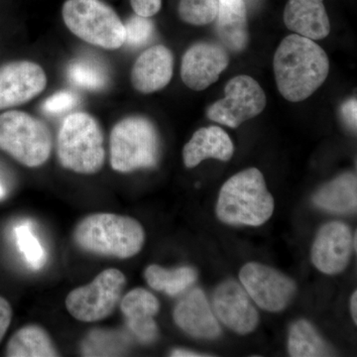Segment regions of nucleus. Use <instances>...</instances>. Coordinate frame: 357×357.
<instances>
[{
	"label": "nucleus",
	"instance_id": "obj_1",
	"mask_svg": "<svg viewBox=\"0 0 357 357\" xmlns=\"http://www.w3.org/2000/svg\"><path fill=\"white\" fill-rule=\"evenodd\" d=\"M273 70L282 96L289 102H300L325 83L330 61L314 40L292 34L282 40L275 52Z\"/></svg>",
	"mask_w": 357,
	"mask_h": 357
},
{
	"label": "nucleus",
	"instance_id": "obj_2",
	"mask_svg": "<svg viewBox=\"0 0 357 357\" xmlns=\"http://www.w3.org/2000/svg\"><path fill=\"white\" fill-rule=\"evenodd\" d=\"M73 237L77 248L86 252L119 259L137 255L145 243V231L139 222L109 213L84 218Z\"/></svg>",
	"mask_w": 357,
	"mask_h": 357
},
{
	"label": "nucleus",
	"instance_id": "obj_3",
	"mask_svg": "<svg viewBox=\"0 0 357 357\" xmlns=\"http://www.w3.org/2000/svg\"><path fill=\"white\" fill-rule=\"evenodd\" d=\"M273 213V197L258 169L249 168L237 173L220 189L217 215L222 222L259 227L268 222Z\"/></svg>",
	"mask_w": 357,
	"mask_h": 357
},
{
	"label": "nucleus",
	"instance_id": "obj_4",
	"mask_svg": "<svg viewBox=\"0 0 357 357\" xmlns=\"http://www.w3.org/2000/svg\"><path fill=\"white\" fill-rule=\"evenodd\" d=\"M57 156L63 168L82 175L102 170L105 137L100 123L86 112H74L63 121L57 137Z\"/></svg>",
	"mask_w": 357,
	"mask_h": 357
},
{
	"label": "nucleus",
	"instance_id": "obj_5",
	"mask_svg": "<svg viewBox=\"0 0 357 357\" xmlns=\"http://www.w3.org/2000/svg\"><path fill=\"white\" fill-rule=\"evenodd\" d=\"M160 157V138L153 124L144 116L131 115L117 122L109 136L112 170L131 173L154 168Z\"/></svg>",
	"mask_w": 357,
	"mask_h": 357
},
{
	"label": "nucleus",
	"instance_id": "obj_6",
	"mask_svg": "<svg viewBox=\"0 0 357 357\" xmlns=\"http://www.w3.org/2000/svg\"><path fill=\"white\" fill-rule=\"evenodd\" d=\"M53 139L48 126L31 114L9 110L0 114V150L28 168L50 158Z\"/></svg>",
	"mask_w": 357,
	"mask_h": 357
},
{
	"label": "nucleus",
	"instance_id": "obj_7",
	"mask_svg": "<svg viewBox=\"0 0 357 357\" xmlns=\"http://www.w3.org/2000/svg\"><path fill=\"white\" fill-rule=\"evenodd\" d=\"M63 20L77 38L107 50L126 43V28L112 7L102 0H66Z\"/></svg>",
	"mask_w": 357,
	"mask_h": 357
},
{
	"label": "nucleus",
	"instance_id": "obj_8",
	"mask_svg": "<svg viewBox=\"0 0 357 357\" xmlns=\"http://www.w3.org/2000/svg\"><path fill=\"white\" fill-rule=\"evenodd\" d=\"M126 278L119 269L103 270L91 283L68 294L65 304L73 318L83 323L107 319L121 299Z\"/></svg>",
	"mask_w": 357,
	"mask_h": 357
},
{
	"label": "nucleus",
	"instance_id": "obj_9",
	"mask_svg": "<svg viewBox=\"0 0 357 357\" xmlns=\"http://www.w3.org/2000/svg\"><path fill=\"white\" fill-rule=\"evenodd\" d=\"M225 98L213 103L206 112L211 121L237 128L255 119L266 107V96L253 77L241 75L230 79L225 89Z\"/></svg>",
	"mask_w": 357,
	"mask_h": 357
},
{
	"label": "nucleus",
	"instance_id": "obj_10",
	"mask_svg": "<svg viewBox=\"0 0 357 357\" xmlns=\"http://www.w3.org/2000/svg\"><path fill=\"white\" fill-rule=\"evenodd\" d=\"M239 280L249 297L268 312H281L293 299L295 282L273 268L250 262L241 268Z\"/></svg>",
	"mask_w": 357,
	"mask_h": 357
},
{
	"label": "nucleus",
	"instance_id": "obj_11",
	"mask_svg": "<svg viewBox=\"0 0 357 357\" xmlns=\"http://www.w3.org/2000/svg\"><path fill=\"white\" fill-rule=\"evenodd\" d=\"M48 79L41 66L15 61L0 68V110L30 102L43 93Z\"/></svg>",
	"mask_w": 357,
	"mask_h": 357
},
{
	"label": "nucleus",
	"instance_id": "obj_12",
	"mask_svg": "<svg viewBox=\"0 0 357 357\" xmlns=\"http://www.w3.org/2000/svg\"><path fill=\"white\" fill-rule=\"evenodd\" d=\"M229 64V53L222 45L194 44L183 56L181 77L188 88L204 91L218 81Z\"/></svg>",
	"mask_w": 357,
	"mask_h": 357
},
{
	"label": "nucleus",
	"instance_id": "obj_13",
	"mask_svg": "<svg viewBox=\"0 0 357 357\" xmlns=\"http://www.w3.org/2000/svg\"><path fill=\"white\" fill-rule=\"evenodd\" d=\"M354 250L351 230L344 222H332L319 229L312 246V262L323 273L344 271Z\"/></svg>",
	"mask_w": 357,
	"mask_h": 357
},
{
	"label": "nucleus",
	"instance_id": "obj_14",
	"mask_svg": "<svg viewBox=\"0 0 357 357\" xmlns=\"http://www.w3.org/2000/svg\"><path fill=\"white\" fill-rule=\"evenodd\" d=\"M213 310L220 321L239 335L253 332L259 316L245 289L236 281L220 284L213 298Z\"/></svg>",
	"mask_w": 357,
	"mask_h": 357
},
{
	"label": "nucleus",
	"instance_id": "obj_15",
	"mask_svg": "<svg viewBox=\"0 0 357 357\" xmlns=\"http://www.w3.org/2000/svg\"><path fill=\"white\" fill-rule=\"evenodd\" d=\"M174 56L164 45H155L137 58L131 70L133 88L141 93H155L168 86L172 79Z\"/></svg>",
	"mask_w": 357,
	"mask_h": 357
},
{
	"label": "nucleus",
	"instance_id": "obj_16",
	"mask_svg": "<svg viewBox=\"0 0 357 357\" xmlns=\"http://www.w3.org/2000/svg\"><path fill=\"white\" fill-rule=\"evenodd\" d=\"M173 318L178 328L194 337L211 340L220 337L222 333L217 317L206 295L199 288L188 293L178 303L174 310Z\"/></svg>",
	"mask_w": 357,
	"mask_h": 357
},
{
	"label": "nucleus",
	"instance_id": "obj_17",
	"mask_svg": "<svg viewBox=\"0 0 357 357\" xmlns=\"http://www.w3.org/2000/svg\"><path fill=\"white\" fill-rule=\"evenodd\" d=\"M121 310L131 333L141 344H150L158 337L155 316L160 303L153 294L143 288H135L122 298Z\"/></svg>",
	"mask_w": 357,
	"mask_h": 357
},
{
	"label": "nucleus",
	"instance_id": "obj_18",
	"mask_svg": "<svg viewBox=\"0 0 357 357\" xmlns=\"http://www.w3.org/2000/svg\"><path fill=\"white\" fill-rule=\"evenodd\" d=\"M284 22L291 31L314 41L326 38L331 32L324 0H289Z\"/></svg>",
	"mask_w": 357,
	"mask_h": 357
},
{
	"label": "nucleus",
	"instance_id": "obj_19",
	"mask_svg": "<svg viewBox=\"0 0 357 357\" xmlns=\"http://www.w3.org/2000/svg\"><path fill=\"white\" fill-rule=\"evenodd\" d=\"M234 153V145L222 128L208 126L199 128L185 145L183 159L187 168L192 169L208 158L227 162Z\"/></svg>",
	"mask_w": 357,
	"mask_h": 357
},
{
	"label": "nucleus",
	"instance_id": "obj_20",
	"mask_svg": "<svg viewBox=\"0 0 357 357\" xmlns=\"http://www.w3.org/2000/svg\"><path fill=\"white\" fill-rule=\"evenodd\" d=\"M215 31L229 50L239 53L249 43L248 13L244 0H218Z\"/></svg>",
	"mask_w": 357,
	"mask_h": 357
},
{
	"label": "nucleus",
	"instance_id": "obj_21",
	"mask_svg": "<svg viewBox=\"0 0 357 357\" xmlns=\"http://www.w3.org/2000/svg\"><path fill=\"white\" fill-rule=\"evenodd\" d=\"M314 204L333 213H351L357 206L356 174L347 173L324 185L312 198Z\"/></svg>",
	"mask_w": 357,
	"mask_h": 357
},
{
	"label": "nucleus",
	"instance_id": "obj_22",
	"mask_svg": "<svg viewBox=\"0 0 357 357\" xmlns=\"http://www.w3.org/2000/svg\"><path fill=\"white\" fill-rule=\"evenodd\" d=\"M59 351L42 326L28 325L14 333L6 347L9 357H56Z\"/></svg>",
	"mask_w": 357,
	"mask_h": 357
},
{
	"label": "nucleus",
	"instance_id": "obj_23",
	"mask_svg": "<svg viewBox=\"0 0 357 357\" xmlns=\"http://www.w3.org/2000/svg\"><path fill=\"white\" fill-rule=\"evenodd\" d=\"M148 285L154 290L166 293L169 296H177L185 292L196 282L198 273L192 267H180L165 269L159 265H150L144 272Z\"/></svg>",
	"mask_w": 357,
	"mask_h": 357
},
{
	"label": "nucleus",
	"instance_id": "obj_24",
	"mask_svg": "<svg viewBox=\"0 0 357 357\" xmlns=\"http://www.w3.org/2000/svg\"><path fill=\"white\" fill-rule=\"evenodd\" d=\"M289 354L293 357L333 356L330 347L316 328L306 319L296 321L291 326L288 338Z\"/></svg>",
	"mask_w": 357,
	"mask_h": 357
},
{
	"label": "nucleus",
	"instance_id": "obj_25",
	"mask_svg": "<svg viewBox=\"0 0 357 357\" xmlns=\"http://www.w3.org/2000/svg\"><path fill=\"white\" fill-rule=\"evenodd\" d=\"M70 83L88 91H100L109 84L107 68L96 59L83 57L73 60L67 68Z\"/></svg>",
	"mask_w": 357,
	"mask_h": 357
},
{
	"label": "nucleus",
	"instance_id": "obj_26",
	"mask_svg": "<svg viewBox=\"0 0 357 357\" xmlns=\"http://www.w3.org/2000/svg\"><path fill=\"white\" fill-rule=\"evenodd\" d=\"M16 245L26 263L32 269L39 270L46 263V251L38 237L33 232L32 225L29 222H21L14 229Z\"/></svg>",
	"mask_w": 357,
	"mask_h": 357
},
{
	"label": "nucleus",
	"instance_id": "obj_27",
	"mask_svg": "<svg viewBox=\"0 0 357 357\" xmlns=\"http://www.w3.org/2000/svg\"><path fill=\"white\" fill-rule=\"evenodd\" d=\"M218 0H180L181 20L195 26L208 25L217 17Z\"/></svg>",
	"mask_w": 357,
	"mask_h": 357
},
{
	"label": "nucleus",
	"instance_id": "obj_28",
	"mask_svg": "<svg viewBox=\"0 0 357 357\" xmlns=\"http://www.w3.org/2000/svg\"><path fill=\"white\" fill-rule=\"evenodd\" d=\"M126 28V43L131 47H139L146 44L154 33V24L148 17L132 16L124 24Z\"/></svg>",
	"mask_w": 357,
	"mask_h": 357
},
{
	"label": "nucleus",
	"instance_id": "obj_29",
	"mask_svg": "<svg viewBox=\"0 0 357 357\" xmlns=\"http://www.w3.org/2000/svg\"><path fill=\"white\" fill-rule=\"evenodd\" d=\"M77 103V96L74 93L62 91L47 98L42 105V109L47 114L60 115L74 109Z\"/></svg>",
	"mask_w": 357,
	"mask_h": 357
},
{
	"label": "nucleus",
	"instance_id": "obj_30",
	"mask_svg": "<svg viewBox=\"0 0 357 357\" xmlns=\"http://www.w3.org/2000/svg\"><path fill=\"white\" fill-rule=\"evenodd\" d=\"M134 13L143 17H152L159 13L162 0H130Z\"/></svg>",
	"mask_w": 357,
	"mask_h": 357
},
{
	"label": "nucleus",
	"instance_id": "obj_31",
	"mask_svg": "<svg viewBox=\"0 0 357 357\" xmlns=\"http://www.w3.org/2000/svg\"><path fill=\"white\" fill-rule=\"evenodd\" d=\"M13 314V307L8 301L0 296V342L10 326Z\"/></svg>",
	"mask_w": 357,
	"mask_h": 357
},
{
	"label": "nucleus",
	"instance_id": "obj_32",
	"mask_svg": "<svg viewBox=\"0 0 357 357\" xmlns=\"http://www.w3.org/2000/svg\"><path fill=\"white\" fill-rule=\"evenodd\" d=\"M342 115L349 128L356 130L357 126V102L356 98H351L344 103L342 107Z\"/></svg>",
	"mask_w": 357,
	"mask_h": 357
},
{
	"label": "nucleus",
	"instance_id": "obj_33",
	"mask_svg": "<svg viewBox=\"0 0 357 357\" xmlns=\"http://www.w3.org/2000/svg\"><path fill=\"white\" fill-rule=\"evenodd\" d=\"M171 356L173 357H204L210 356L208 354H202L199 352L187 351V349H175L171 352Z\"/></svg>",
	"mask_w": 357,
	"mask_h": 357
},
{
	"label": "nucleus",
	"instance_id": "obj_34",
	"mask_svg": "<svg viewBox=\"0 0 357 357\" xmlns=\"http://www.w3.org/2000/svg\"><path fill=\"white\" fill-rule=\"evenodd\" d=\"M351 311L354 323L357 324V292L352 294L351 300Z\"/></svg>",
	"mask_w": 357,
	"mask_h": 357
},
{
	"label": "nucleus",
	"instance_id": "obj_35",
	"mask_svg": "<svg viewBox=\"0 0 357 357\" xmlns=\"http://www.w3.org/2000/svg\"><path fill=\"white\" fill-rule=\"evenodd\" d=\"M7 195V185L3 176L0 173V199H2Z\"/></svg>",
	"mask_w": 357,
	"mask_h": 357
},
{
	"label": "nucleus",
	"instance_id": "obj_36",
	"mask_svg": "<svg viewBox=\"0 0 357 357\" xmlns=\"http://www.w3.org/2000/svg\"><path fill=\"white\" fill-rule=\"evenodd\" d=\"M356 246H357V236L356 234H354V250H356Z\"/></svg>",
	"mask_w": 357,
	"mask_h": 357
}]
</instances>
